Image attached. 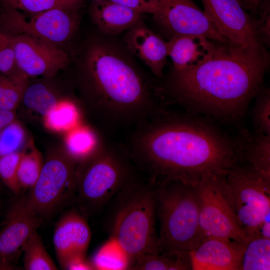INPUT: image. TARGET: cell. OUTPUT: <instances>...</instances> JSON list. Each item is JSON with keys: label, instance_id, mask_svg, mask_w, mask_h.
I'll use <instances>...</instances> for the list:
<instances>
[{"label": "cell", "instance_id": "e575fe53", "mask_svg": "<svg viewBox=\"0 0 270 270\" xmlns=\"http://www.w3.org/2000/svg\"><path fill=\"white\" fill-rule=\"evenodd\" d=\"M252 16V26L260 44L268 48L270 45V0L262 3Z\"/></svg>", "mask_w": 270, "mask_h": 270}, {"label": "cell", "instance_id": "60d3db41", "mask_svg": "<svg viewBox=\"0 0 270 270\" xmlns=\"http://www.w3.org/2000/svg\"><path fill=\"white\" fill-rule=\"evenodd\" d=\"M0 0L1 2H5V1H6V0Z\"/></svg>", "mask_w": 270, "mask_h": 270}, {"label": "cell", "instance_id": "cb8c5ba5", "mask_svg": "<svg viewBox=\"0 0 270 270\" xmlns=\"http://www.w3.org/2000/svg\"><path fill=\"white\" fill-rule=\"evenodd\" d=\"M26 147L22 150L18 168V180L21 190H30L34 186L44 164L42 154L32 140Z\"/></svg>", "mask_w": 270, "mask_h": 270}, {"label": "cell", "instance_id": "d4e9b609", "mask_svg": "<svg viewBox=\"0 0 270 270\" xmlns=\"http://www.w3.org/2000/svg\"><path fill=\"white\" fill-rule=\"evenodd\" d=\"M270 239L249 238L244 244L239 270H270Z\"/></svg>", "mask_w": 270, "mask_h": 270}, {"label": "cell", "instance_id": "603a6c76", "mask_svg": "<svg viewBox=\"0 0 270 270\" xmlns=\"http://www.w3.org/2000/svg\"><path fill=\"white\" fill-rule=\"evenodd\" d=\"M62 100L52 85L44 82H30L22 102L28 109L44 116Z\"/></svg>", "mask_w": 270, "mask_h": 270}, {"label": "cell", "instance_id": "7c38bea8", "mask_svg": "<svg viewBox=\"0 0 270 270\" xmlns=\"http://www.w3.org/2000/svg\"><path fill=\"white\" fill-rule=\"evenodd\" d=\"M8 35L18 67L29 78H53L71 62L70 56L62 48L26 35Z\"/></svg>", "mask_w": 270, "mask_h": 270}, {"label": "cell", "instance_id": "5b68a950", "mask_svg": "<svg viewBox=\"0 0 270 270\" xmlns=\"http://www.w3.org/2000/svg\"><path fill=\"white\" fill-rule=\"evenodd\" d=\"M152 184L160 222L158 252L194 250L204 239L196 186L177 180Z\"/></svg>", "mask_w": 270, "mask_h": 270}, {"label": "cell", "instance_id": "7bdbcfd3", "mask_svg": "<svg viewBox=\"0 0 270 270\" xmlns=\"http://www.w3.org/2000/svg\"></svg>", "mask_w": 270, "mask_h": 270}, {"label": "cell", "instance_id": "d590c367", "mask_svg": "<svg viewBox=\"0 0 270 270\" xmlns=\"http://www.w3.org/2000/svg\"><path fill=\"white\" fill-rule=\"evenodd\" d=\"M135 11L152 14L156 10L154 0H110Z\"/></svg>", "mask_w": 270, "mask_h": 270}, {"label": "cell", "instance_id": "e0dca14e", "mask_svg": "<svg viewBox=\"0 0 270 270\" xmlns=\"http://www.w3.org/2000/svg\"><path fill=\"white\" fill-rule=\"evenodd\" d=\"M244 244L206 238L190 251L192 270H239Z\"/></svg>", "mask_w": 270, "mask_h": 270}, {"label": "cell", "instance_id": "1f68e13d", "mask_svg": "<svg viewBox=\"0 0 270 270\" xmlns=\"http://www.w3.org/2000/svg\"><path fill=\"white\" fill-rule=\"evenodd\" d=\"M252 112L255 132L270 135V90L263 86L256 96Z\"/></svg>", "mask_w": 270, "mask_h": 270}, {"label": "cell", "instance_id": "4fadbf2b", "mask_svg": "<svg viewBox=\"0 0 270 270\" xmlns=\"http://www.w3.org/2000/svg\"><path fill=\"white\" fill-rule=\"evenodd\" d=\"M42 224V218L32 208L26 196L12 202L0 228V270L14 267L12 262L22 246Z\"/></svg>", "mask_w": 270, "mask_h": 270}, {"label": "cell", "instance_id": "5bb4252c", "mask_svg": "<svg viewBox=\"0 0 270 270\" xmlns=\"http://www.w3.org/2000/svg\"><path fill=\"white\" fill-rule=\"evenodd\" d=\"M201 1L206 16L229 42L241 46L258 42L252 26V16L240 0Z\"/></svg>", "mask_w": 270, "mask_h": 270}, {"label": "cell", "instance_id": "8992f818", "mask_svg": "<svg viewBox=\"0 0 270 270\" xmlns=\"http://www.w3.org/2000/svg\"><path fill=\"white\" fill-rule=\"evenodd\" d=\"M136 176L126 149L104 144L78 164L76 197L87 212L99 211Z\"/></svg>", "mask_w": 270, "mask_h": 270}, {"label": "cell", "instance_id": "484cf974", "mask_svg": "<svg viewBox=\"0 0 270 270\" xmlns=\"http://www.w3.org/2000/svg\"><path fill=\"white\" fill-rule=\"evenodd\" d=\"M80 112L70 100L62 99L44 116L46 126L53 131L68 132L80 125Z\"/></svg>", "mask_w": 270, "mask_h": 270}, {"label": "cell", "instance_id": "74e56055", "mask_svg": "<svg viewBox=\"0 0 270 270\" xmlns=\"http://www.w3.org/2000/svg\"><path fill=\"white\" fill-rule=\"evenodd\" d=\"M254 237H262L270 239V212L264 216L257 228Z\"/></svg>", "mask_w": 270, "mask_h": 270}, {"label": "cell", "instance_id": "6da1fadb", "mask_svg": "<svg viewBox=\"0 0 270 270\" xmlns=\"http://www.w3.org/2000/svg\"><path fill=\"white\" fill-rule=\"evenodd\" d=\"M126 150L152 184L196 186L206 176L224 174L236 160L234 140L191 112L166 109L134 128Z\"/></svg>", "mask_w": 270, "mask_h": 270}, {"label": "cell", "instance_id": "83f0119b", "mask_svg": "<svg viewBox=\"0 0 270 270\" xmlns=\"http://www.w3.org/2000/svg\"><path fill=\"white\" fill-rule=\"evenodd\" d=\"M90 262L94 270H130L133 266L125 252L110 239L96 252Z\"/></svg>", "mask_w": 270, "mask_h": 270}, {"label": "cell", "instance_id": "f35d334b", "mask_svg": "<svg viewBox=\"0 0 270 270\" xmlns=\"http://www.w3.org/2000/svg\"><path fill=\"white\" fill-rule=\"evenodd\" d=\"M16 110H0V131L16 120Z\"/></svg>", "mask_w": 270, "mask_h": 270}, {"label": "cell", "instance_id": "9a60e30c", "mask_svg": "<svg viewBox=\"0 0 270 270\" xmlns=\"http://www.w3.org/2000/svg\"><path fill=\"white\" fill-rule=\"evenodd\" d=\"M130 52L160 79L168 57V43L150 30L143 20L127 30L123 40Z\"/></svg>", "mask_w": 270, "mask_h": 270}, {"label": "cell", "instance_id": "ac0fdd59", "mask_svg": "<svg viewBox=\"0 0 270 270\" xmlns=\"http://www.w3.org/2000/svg\"><path fill=\"white\" fill-rule=\"evenodd\" d=\"M218 42L200 35L172 36L167 41L168 56L172 62V70L180 71L201 65L212 55Z\"/></svg>", "mask_w": 270, "mask_h": 270}, {"label": "cell", "instance_id": "2e32d148", "mask_svg": "<svg viewBox=\"0 0 270 270\" xmlns=\"http://www.w3.org/2000/svg\"><path fill=\"white\" fill-rule=\"evenodd\" d=\"M91 240V232L84 217L76 210L64 214L56 224L53 244L60 266L71 256L86 254Z\"/></svg>", "mask_w": 270, "mask_h": 270}, {"label": "cell", "instance_id": "3957f363", "mask_svg": "<svg viewBox=\"0 0 270 270\" xmlns=\"http://www.w3.org/2000/svg\"><path fill=\"white\" fill-rule=\"evenodd\" d=\"M270 54L259 42L246 46L218 42L211 57L201 65L171 70L158 82L164 102L178 104L190 112L232 122L245 114L264 86Z\"/></svg>", "mask_w": 270, "mask_h": 270}, {"label": "cell", "instance_id": "f546056e", "mask_svg": "<svg viewBox=\"0 0 270 270\" xmlns=\"http://www.w3.org/2000/svg\"><path fill=\"white\" fill-rule=\"evenodd\" d=\"M0 74L16 80L30 79L20 70L10 36L0 31Z\"/></svg>", "mask_w": 270, "mask_h": 270}, {"label": "cell", "instance_id": "7402d4cb", "mask_svg": "<svg viewBox=\"0 0 270 270\" xmlns=\"http://www.w3.org/2000/svg\"><path fill=\"white\" fill-rule=\"evenodd\" d=\"M64 142V151L78 164L94 154L104 144L92 129L80 124L68 132Z\"/></svg>", "mask_w": 270, "mask_h": 270}, {"label": "cell", "instance_id": "8fae6325", "mask_svg": "<svg viewBox=\"0 0 270 270\" xmlns=\"http://www.w3.org/2000/svg\"><path fill=\"white\" fill-rule=\"evenodd\" d=\"M153 20L168 39L175 35L202 36L226 42L224 37L194 0H154Z\"/></svg>", "mask_w": 270, "mask_h": 270}, {"label": "cell", "instance_id": "52a82bcc", "mask_svg": "<svg viewBox=\"0 0 270 270\" xmlns=\"http://www.w3.org/2000/svg\"><path fill=\"white\" fill-rule=\"evenodd\" d=\"M222 194L248 240L270 212V179L235 163L218 176Z\"/></svg>", "mask_w": 270, "mask_h": 270}, {"label": "cell", "instance_id": "ab89813d", "mask_svg": "<svg viewBox=\"0 0 270 270\" xmlns=\"http://www.w3.org/2000/svg\"><path fill=\"white\" fill-rule=\"evenodd\" d=\"M242 6L250 14L254 15L260 4L268 0H240Z\"/></svg>", "mask_w": 270, "mask_h": 270}, {"label": "cell", "instance_id": "d6a6232c", "mask_svg": "<svg viewBox=\"0 0 270 270\" xmlns=\"http://www.w3.org/2000/svg\"><path fill=\"white\" fill-rule=\"evenodd\" d=\"M26 139V132L16 120L0 131V156L21 151Z\"/></svg>", "mask_w": 270, "mask_h": 270}, {"label": "cell", "instance_id": "44dd1931", "mask_svg": "<svg viewBox=\"0 0 270 270\" xmlns=\"http://www.w3.org/2000/svg\"><path fill=\"white\" fill-rule=\"evenodd\" d=\"M131 270H192L190 251L162 250L138 258Z\"/></svg>", "mask_w": 270, "mask_h": 270}, {"label": "cell", "instance_id": "ba28073f", "mask_svg": "<svg viewBox=\"0 0 270 270\" xmlns=\"http://www.w3.org/2000/svg\"><path fill=\"white\" fill-rule=\"evenodd\" d=\"M80 8H54L33 14L28 19L21 11L1 2L0 31L9 35H26L61 48L78 30Z\"/></svg>", "mask_w": 270, "mask_h": 270}, {"label": "cell", "instance_id": "4dcf8cb0", "mask_svg": "<svg viewBox=\"0 0 270 270\" xmlns=\"http://www.w3.org/2000/svg\"><path fill=\"white\" fill-rule=\"evenodd\" d=\"M84 0H6L2 2L20 10L37 14L56 8H80Z\"/></svg>", "mask_w": 270, "mask_h": 270}, {"label": "cell", "instance_id": "4316f807", "mask_svg": "<svg viewBox=\"0 0 270 270\" xmlns=\"http://www.w3.org/2000/svg\"><path fill=\"white\" fill-rule=\"evenodd\" d=\"M24 268L26 270H56L58 268L46 250L37 231L22 246Z\"/></svg>", "mask_w": 270, "mask_h": 270}, {"label": "cell", "instance_id": "ffe728a7", "mask_svg": "<svg viewBox=\"0 0 270 270\" xmlns=\"http://www.w3.org/2000/svg\"><path fill=\"white\" fill-rule=\"evenodd\" d=\"M234 141L236 163L270 179V135L244 130Z\"/></svg>", "mask_w": 270, "mask_h": 270}, {"label": "cell", "instance_id": "30bf717a", "mask_svg": "<svg viewBox=\"0 0 270 270\" xmlns=\"http://www.w3.org/2000/svg\"><path fill=\"white\" fill-rule=\"evenodd\" d=\"M219 176H206L196 186L200 225L204 238H216L245 244L248 238L222 194Z\"/></svg>", "mask_w": 270, "mask_h": 270}, {"label": "cell", "instance_id": "836d02e7", "mask_svg": "<svg viewBox=\"0 0 270 270\" xmlns=\"http://www.w3.org/2000/svg\"><path fill=\"white\" fill-rule=\"evenodd\" d=\"M22 150L0 156V179L14 194L21 192L18 180V168Z\"/></svg>", "mask_w": 270, "mask_h": 270}, {"label": "cell", "instance_id": "277c9868", "mask_svg": "<svg viewBox=\"0 0 270 270\" xmlns=\"http://www.w3.org/2000/svg\"><path fill=\"white\" fill-rule=\"evenodd\" d=\"M108 204L107 228L110 239L125 252L133 265L140 256L158 252L156 205L150 182L136 176Z\"/></svg>", "mask_w": 270, "mask_h": 270}, {"label": "cell", "instance_id": "f1b7e54d", "mask_svg": "<svg viewBox=\"0 0 270 270\" xmlns=\"http://www.w3.org/2000/svg\"><path fill=\"white\" fill-rule=\"evenodd\" d=\"M29 82V79L16 80L0 74V110H16Z\"/></svg>", "mask_w": 270, "mask_h": 270}, {"label": "cell", "instance_id": "7a4b0ae2", "mask_svg": "<svg viewBox=\"0 0 270 270\" xmlns=\"http://www.w3.org/2000/svg\"><path fill=\"white\" fill-rule=\"evenodd\" d=\"M70 58L82 97L106 129L135 128L165 109L158 81L115 36L91 34Z\"/></svg>", "mask_w": 270, "mask_h": 270}, {"label": "cell", "instance_id": "8d00e7d4", "mask_svg": "<svg viewBox=\"0 0 270 270\" xmlns=\"http://www.w3.org/2000/svg\"><path fill=\"white\" fill-rule=\"evenodd\" d=\"M60 266L62 269L69 270H94L90 261L86 260V254H76L71 256Z\"/></svg>", "mask_w": 270, "mask_h": 270}, {"label": "cell", "instance_id": "b9f144b4", "mask_svg": "<svg viewBox=\"0 0 270 270\" xmlns=\"http://www.w3.org/2000/svg\"><path fill=\"white\" fill-rule=\"evenodd\" d=\"M0 5H1V2L0 0Z\"/></svg>", "mask_w": 270, "mask_h": 270}, {"label": "cell", "instance_id": "9c48e42d", "mask_svg": "<svg viewBox=\"0 0 270 270\" xmlns=\"http://www.w3.org/2000/svg\"><path fill=\"white\" fill-rule=\"evenodd\" d=\"M77 165L64 149L54 150L48 155L36 182L26 196L38 214L42 218L49 216L76 198Z\"/></svg>", "mask_w": 270, "mask_h": 270}, {"label": "cell", "instance_id": "d6986e66", "mask_svg": "<svg viewBox=\"0 0 270 270\" xmlns=\"http://www.w3.org/2000/svg\"><path fill=\"white\" fill-rule=\"evenodd\" d=\"M88 12L99 32L112 36L130 29L144 14L110 0H92Z\"/></svg>", "mask_w": 270, "mask_h": 270}]
</instances>
